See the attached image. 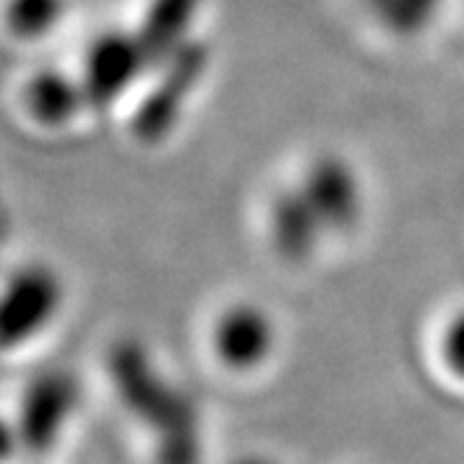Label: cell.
<instances>
[{
	"label": "cell",
	"instance_id": "5",
	"mask_svg": "<svg viewBox=\"0 0 464 464\" xmlns=\"http://www.w3.org/2000/svg\"><path fill=\"white\" fill-rule=\"evenodd\" d=\"M64 0H9L6 28L20 40H40L56 28Z\"/></svg>",
	"mask_w": 464,
	"mask_h": 464
},
{
	"label": "cell",
	"instance_id": "6",
	"mask_svg": "<svg viewBox=\"0 0 464 464\" xmlns=\"http://www.w3.org/2000/svg\"><path fill=\"white\" fill-rule=\"evenodd\" d=\"M17 448H23L20 434H17V425L9 422L6 417H0V464L9 461L17 453Z\"/></svg>",
	"mask_w": 464,
	"mask_h": 464
},
{
	"label": "cell",
	"instance_id": "4",
	"mask_svg": "<svg viewBox=\"0 0 464 464\" xmlns=\"http://www.w3.org/2000/svg\"><path fill=\"white\" fill-rule=\"evenodd\" d=\"M138 53L140 51L135 43L118 34H107L92 43L84 56V71L79 76L87 104H107L115 95H121L129 79L135 76Z\"/></svg>",
	"mask_w": 464,
	"mask_h": 464
},
{
	"label": "cell",
	"instance_id": "1",
	"mask_svg": "<svg viewBox=\"0 0 464 464\" xmlns=\"http://www.w3.org/2000/svg\"><path fill=\"white\" fill-rule=\"evenodd\" d=\"M64 300L59 275L45 263H28L0 285V353L34 342L56 319Z\"/></svg>",
	"mask_w": 464,
	"mask_h": 464
},
{
	"label": "cell",
	"instance_id": "2",
	"mask_svg": "<svg viewBox=\"0 0 464 464\" xmlns=\"http://www.w3.org/2000/svg\"><path fill=\"white\" fill-rule=\"evenodd\" d=\"M76 401H79V389L71 375L53 370L31 378L28 386L23 389L17 420H14L23 448L37 456L48 453L62 437L68 420L73 417Z\"/></svg>",
	"mask_w": 464,
	"mask_h": 464
},
{
	"label": "cell",
	"instance_id": "3",
	"mask_svg": "<svg viewBox=\"0 0 464 464\" xmlns=\"http://www.w3.org/2000/svg\"><path fill=\"white\" fill-rule=\"evenodd\" d=\"M20 98L25 118L43 129H64L76 121L79 110L87 104L82 82L56 68L37 71L23 84Z\"/></svg>",
	"mask_w": 464,
	"mask_h": 464
}]
</instances>
